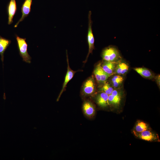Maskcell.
Masks as SVG:
<instances>
[{"instance_id":"cell-20","label":"cell","mask_w":160,"mask_h":160,"mask_svg":"<svg viewBox=\"0 0 160 160\" xmlns=\"http://www.w3.org/2000/svg\"><path fill=\"white\" fill-rule=\"evenodd\" d=\"M111 75L105 72L102 68L101 70V83L104 84L106 82L107 79Z\"/></svg>"},{"instance_id":"cell-1","label":"cell","mask_w":160,"mask_h":160,"mask_svg":"<svg viewBox=\"0 0 160 160\" xmlns=\"http://www.w3.org/2000/svg\"><path fill=\"white\" fill-rule=\"evenodd\" d=\"M16 38L19 54L23 61L30 63L31 58L27 51L28 44L25 41L26 39L20 38L17 35H16Z\"/></svg>"},{"instance_id":"cell-8","label":"cell","mask_w":160,"mask_h":160,"mask_svg":"<svg viewBox=\"0 0 160 160\" xmlns=\"http://www.w3.org/2000/svg\"><path fill=\"white\" fill-rule=\"evenodd\" d=\"M17 10L15 0H10L7 6V12L8 15V24H11L13 22V18Z\"/></svg>"},{"instance_id":"cell-16","label":"cell","mask_w":160,"mask_h":160,"mask_svg":"<svg viewBox=\"0 0 160 160\" xmlns=\"http://www.w3.org/2000/svg\"><path fill=\"white\" fill-rule=\"evenodd\" d=\"M129 69V66L126 63L121 62L116 66L115 71L119 74H124L127 73Z\"/></svg>"},{"instance_id":"cell-17","label":"cell","mask_w":160,"mask_h":160,"mask_svg":"<svg viewBox=\"0 0 160 160\" xmlns=\"http://www.w3.org/2000/svg\"><path fill=\"white\" fill-rule=\"evenodd\" d=\"M124 80L123 77L120 75H116L113 76L111 80L113 87L117 88L119 87Z\"/></svg>"},{"instance_id":"cell-3","label":"cell","mask_w":160,"mask_h":160,"mask_svg":"<svg viewBox=\"0 0 160 160\" xmlns=\"http://www.w3.org/2000/svg\"><path fill=\"white\" fill-rule=\"evenodd\" d=\"M91 12H89L88 15V32L87 36V40L88 45V52L84 63H85L87 61L88 57L91 53H92V51L94 49L95 39L92 30V22L91 18Z\"/></svg>"},{"instance_id":"cell-19","label":"cell","mask_w":160,"mask_h":160,"mask_svg":"<svg viewBox=\"0 0 160 160\" xmlns=\"http://www.w3.org/2000/svg\"><path fill=\"white\" fill-rule=\"evenodd\" d=\"M113 89L111 85L108 83H105L100 89V91L108 95H111L113 90Z\"/></svg>"},{"instance_id":"cell-12","label":"cell","mask_w":160,"mask_h":160,"mask_svg":"<svg viewBox=\"0 0 160 160\" xmlns=\"http://www.w3.org/2000/svg\"><path fill=\"white\" fill-rule=\"evenodd\" d=\"M116 62L104 61L101 64V66L102 69L106 73L113 75L115 71Z\"/></svg>"},{"instance_id":"cell-9","label":"cell","mask_w":160,"mask_h":160,"mask_svg":"<svg viewBox=\"0 0 160 160\" xmlns=\"http://www.w3.org/2000/svg\"><path fill=\"white\" fill-rule=\"evenodd\" d=\"M121 100V93L117 90L113 89L111 94L108 95L109 105H118L120 104Z\"/></svg>"},{"instance_id":"cell-7","label":"cell","mask_w":160,"mask_h":160,"mask_svg":"<svg viewBox=\"0 0 160 160\" xmlns=\"http://www.w3.org/2000/svg\"><path fill=\"white\" fill-rule=\"evenodd\" d=\"M66 57L67 62V72L65 77L64 82L62 88L60 92L58 98L57 99H58L61 94L64 91L65 88L66 87V85L73 78L74 74L77 71H75L72 70L70 68L69 65L68 57V55L67 51L66 50Z\"/></svg>"},{"instance_id":"cell-15","label":"cell","mask_w":160,"mask_h":160,"mask_svg":"<svg viewBox=\"0 0 160 160\" xmlns=\"http://www.w3.org/2000/svg\"><path fill=\"white\" fill-rule=\"evenodd\" d=\"M134 70L144 78L151 79L154 77L153 74L149 70L146 68H134Z\"/></svg>"},{"instance_id":"cell-6","label":"cell","mask_w":160,"mask_h":160,"mask_svg":"<svg viewBox=\"0 0 160 160\" xmlns=\"http://www.w3.org/2000/svg\"><path fill=\"white\" fill-rule=\"evenodd\" d=\"M32 0H25L23 3L21 8V12L22 13V17L18 22L14 26L16 28L19 23L23 21L26 17L28 16L31 11V6Z\"/></svg>"},{"instance_id":"cell-18","label":"cell","mask_w":160,"mask_h":160,"mask_svg":"<svg viewBox=\"0 0 160 160\" xmlns=\"http://www.w3.org/2000/svg\"><path fill=\"white\" fill-rule=\"evenodd\" d=\"M101 63H99L96 66L94 71L95 78L97 82L101 83V74L102 67Z\"/></svg>"},{"instance_id":"cell-5","label":"cell","mask_w":160,"mask_h":160,"mask_svg":"<svg viewBox=\"0 0 160 160\" xmlns=\"http://www.w3.org/2000/svg\"><path fill=\"white\" fill-rule=\"evenodd\" d=\"M95 90V80L92 76L90 77L84 83L82 87V92L86 95L93 94Z\"/></svg>"},{"instance_id":"cell-14","label":"cell","mask_w":160,"mask_h":160,"mask_svg":"<svg viewBox=\"0 0 160 160\" xmlns=\"http://www.w3.org/2000/svg\"><path fill=\"white\" fill-rule=\"evenodd\" d=\"M11 43V41L0 36V55L2 62L4 59V53Z\"/></svg>"},{"instance_id":"cell-10","label":"cell","mask_w":160,"mask_h":160,"mask_svg":"<svg viewBox=\"0 0 160 160\" xmlns=\"http://www.w3.org/2000/svg\"><path fill=\"white\" fill-rule=\"evenodd\" d=\"M82 108L84 113L87 116L91 117L94 116L95 109L94 105L90 101H85L83 104Z\"/></svg>"},{"instance_id":"cell-4","label":"cell","mask_w":160,"mask_h":160,"mask_svg":"<svg viewBox=\"0 0 160 160\" xmlns=\"http://www.w3.org/2000/svg\"><path fill=\"white\" fill-rule=\"evenodd\" d=\"M133 133L136 137L143 140L151 142H160L158 135L153 132L152 130H147L140 132H136L133 130Z\"/></svg>"},{"instance_id":"cell-11","label":"cell","mask_w":160,"mask_h":160,"mask_svg":"<svg viewBox=\"0 0 160 160\" xmlns=\"http://www.w3.org/2000/svg\"><path fill=\"white\" fill-rule=\"evenodd\" d=\"M108 97V95L104 92H101L97 96V103L99 106L102 108L106 107L109 105Z\"/></svg>"},{"instance_id":"cell-13","label":"cell","mask_w":160,"mask_h":160,"mask_svg":"<svg viewBox=\"0 0 160 160\" xmlns=\"http://www.w3.org/2000/svg\"><path fill=\"white\" fill-rule=\"evenodd\" d=\"M147 130H152L149 125L143 121L138 120L136 122L133 130L136 132H140Z\"/></svg>"},{"instance_id":"cell-2","label":"cell","mask_w":160,"mask_h":160,"mask_svg":"<svg viewBox=\"0 0 160 160\" xmlns=\"http://www.w3.org/2000/svg\"><path fill=\"white\" fill-rule=\"evenodd\" d=\"M102 57L104 61L111 62H116L120 58L118 50L111 46L107 47L103 50Z\"/></svg>"},{"instance_id":"cell-21","label":"cell","mask_w":160,"mask_h":160,"mask_svg":"<svg viewBox=\"0 0 160 160\" xmlns=\"http://www.w3.org/2000/svg\"><path fill=\"white\" fill-rule=\"evenodd\" d=\"M156 79V81L158 84L160 85V76H159Z\"/></svg>"}]
</instances>
